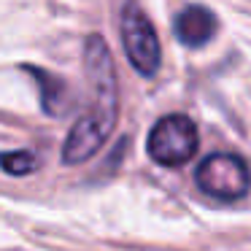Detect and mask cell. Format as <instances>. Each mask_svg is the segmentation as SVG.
<instances>
[{"instance_id":"6da1fadb","label":"cell","mask_w":251,"mask_h":251,"mask_svg":"<svg viewBox=\"0 0 251 251\" xmlns=\"http://www.w3.org/2000/svg\"><path fill=\"white\" fill-rule=\"evenodd\" d=\"M84 71L89 84V108L78 116V122L71 127L62 146V162L65 165H81L89 157H95L105 138L114 132L116 125V71L114 57L103 35L92 33L84 44Z\"/></svg>"},{"instance_id":"7a4b0ae2","label":"cell","mask_w":251,"mask_h":251,"mask_svg":"<svg viewBox=\"0 0 251 251\" xmlns=\"http://www.w3.org/2000/svg\"><path fill=\"white\" fill-rule=\"evenodd\" d=\"M119 30H122V46L125 54L130 60V65L135 68L141 76L151 78L159 71L162 62V51H159L157 30L149 22V17L141 11L135 0H127L119 17Z\"/></svg>"},{"instance_id":"3957f363","label":"cell","mask_w":251,"mask_h":251,"mask_svg":"<svg viewBox=\"0 0 251 251\" xmlns=\"http://www.w3.org/2000/svg\"><path fill=\"white\" fill-rule=\"evenodd\" d=\"M195 178H197V186L208 197L222 202L240 200L251 189V170L246 165V159H240L238 154H224V151L208 154L197 165Z\"/></svg>"},{"instance_id":"277c9868","label":"cell","mask_w":251,"mask_h":251,"mask_svg":"<svg viewBox=\"0 0 251 251\" xmlns=\"http://www.w3.org/2000/svg\"><path fill=\"white\" fill-rule=\"evenodd\" d=\"M146 151L165 168H178L197 154V127L189 116L170 114L151 127Z\"/></svg>"},{"instance_id":"5b68a950","label":"cell","mask_w":251,"mask_h":251,"mask_svg":"<svg viewBox=\"0 0 251 251\" xmlns=\"http://www.w3.org/2000/svg\"><path fill=\"white\" fill-rule=\"evenodd\" d=\"M216 17L208 11L205 6H186L184 11L176 17L173 30L176 38L189 49H200L216 35Z\"/></svg>"},{"instance_id":"8992f818","label":"cell","mask_w":251,"mask_h":251,"mask_svg":"<svg viewBox=\"0 0 251 251\" xmlns=\"http://www.w3.org/2000/svg\"><path fill=\"white\" fill-rule=\"evenodd\" d=\"M30 73H35V76H38L44 111H46V114H51V116L62 114V111H65V103H68V89H65V84H62L57 76H51V73L38 71V68H30Z\"/></svg>"},{"instance_id":"52a82bcc","label":"cell","mask_w":251,"mask_h":251,"mask_svg":"<svg viewBox=\"0 0 251 251\" xmlns=\"http://www.w3.org/2000/svg\"><path fill=\"white\" fill-rule=\"evenodd\" d=\"M38 159H35V154L30 151H8V154H0V168L6 170V173L11 176H27L30 170L38 168Z\"/></svg>"}]
</instances>
